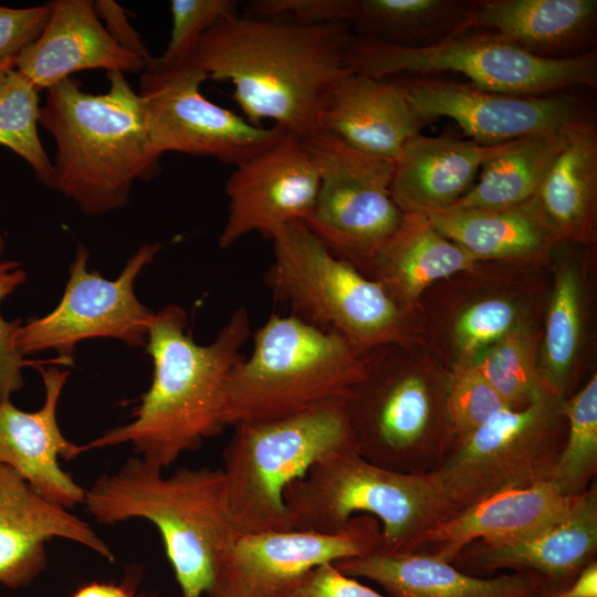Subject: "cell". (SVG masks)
<instances>
[{
  "label": "cell",
  "mask_w": 597,
  "mask_h": 597,
  "mask_svg": "<svg viewBox=\"0 0 597 597\" xmlns=\"http://www.w3.org/2000/svg\"><path fill=\"white\" fill-rule=\"evenodd\" d=\"M350 30L347 23L303 25L239 13L209 28L187 56L208 80L231 83L248 122L272 121L304 140L322 129L331 97L349 73Z\"/></svg>",
  "instance_id": "cell-1"
},
{
  "label": "cell",
  "mask_w": 597,
  "mask_h": 597,
  "mask_svg": "<svg viewBox=\"0 0 597 597\" xmlns=\"http://www.w3.org/2000/svg\"><path fill=\"white\" fill-rule=\"evenodd\" d=\"M187 324V314L178 305L154 313L145 344L153 378L133 420L81 446V453L129 443L140 459L164 470L227 427L226 387L244 357L249 313L245 307L234 310L207 345L196 343Z\"/></svg>",
  "instance_id": "cell-2"
},
{
  "label": "cell",
  "mask_w": 597,
  "mask_h": 597,
  "mask_svg": "<svg viewBox=\"0 0 597 597\" xmlns=\"http://www.w3.org/2000/svg\"><path fill=\"white\" fill-rule=\"evenodd\" d=\"M108 91L91 94L67 77L46 90L39 124L56 145L49 188L90 217L124 208L136 180L159 170L151 154L140 96L121 71L107 72Z\"/></svg>",
  "instance_id": "cell-3"
},
{
  "label": "cell",
  "mask_w": 597,
  "mask_h": 597,
  "mask_svg": "<svg viewBox=\"0 0 597 597\" xmlns=\"http://www.w3.org/2000/svg\"><path fill=\"white\" fill-rule=\"evenodd\" d=\"M88 513L102 524L133 519L153 523L163 540L181 597L209 593L214 567L239 535L221 468L163 470L133 457L85 490Z\"/></svg>",
  "instance_id": "cell-4"
},
{
  "label": "cell",
  "mask_w": 597,
  "mask_h": 597,
  "mask_svg": "<svg viewBox=\"0 0 597 597\" xmlns=\"http://www.w3.org/2000/svg\"><path fill=\"white\" fill-rule=\"evenodd\" d=\"M365 362L341 335L289 314H272L226 387L227 426L274 420L344 400Z\"/></svg>",
  "instance_id": "cell-5"
},
{
  "label": "cell",
  "mask_w": 597,
  "mask_h": 597,
  "mask_svg": "<svg viewBox=\"0 0 597 597\" xmlns=\"http://www.w3.org/2000/svg\"><path fill=\"white\" fill-rule=\"evenodd\" d=\"M233 428L221 469L230 516L239 534L291 530L286 489L318 462L356 450L345 399Z\"/></svg>",
  "instance_id": "cell-6"
},
{
  "label": "cell",
  "mask_w": 597,
  "mask_h": 597,
  "mask_svg": "<svg viewBox=\"0 0 597 597\" xmlns=\"http://www.w3.org/2000/svg\"><path fill=\"white\" fill-rule=\"evenodd\" d=\"M271 240L273 261L264 282L291 315L341 335L357 350L400 336L398 302L381 283L334 255L303 221Z\"/></svg>",
  "instance_id": "cell-7"
},
{
  "label": "cell",
  "mask_w": 597,
  "mask_h": 597,
  "mask_svg": "<svg viewBox=\"0 0 597 597\" xmlns=\"http://www.w3.org/2000/svg\"><path fill=\"white\" fill-rule=\"evenodd\" d=\"M345 65L352 73L379 80L451 72L481 90L512 95L597 86L595 51L547 59L484 31H464L425 48L397 46L353 33Z\"/></svg>",
  "instance_id": "cell-8"
},
{
  "label": "cell",
  "mask_w": 597,
  "mask_h": 597,
  "mask_svg": "<svg viewBox=\"0 0 597 597\" xmlns=\"http://www.w3.org/2000/svg\"><path fill=\"white\" fill-rule=\"evenodd\" d=\"M291 530L337 533L356 513L383 524L386 551H401L422 524L443 506L430 475L380 467L356 450L315 464L284 493Z\"/></svg>",
  "instance_id": "cell-9"
},
{
  "label": "cell",
  "mask_w": 597,
  "mask_h": 597,
  "mask_svg": "<svg viewBox=\"0 0 597 597\" xmlns=\"http://www.w3.org/2000/svg\"><path fill=\"white\" fill-rule=\"evenodd\" d=\"M303 143L320 176L305 226L337 258L368 266L405 216L390 193L395 161L358 151L323 129Z\"/></svg>",
  "instance_id": "cell-10"
},
{
  "label": "cell",
  "mask_w": 597,
  "mask_h": 597,
  "mask_svg": "<svg viewBox=\"0 0 597 597\" xmlns=\"http://www.w3.org/2000/svg\"><path fill=\"white\" fill-rule=\"evenodd\" d=\"M206 81L189 56L169 66L146 65L138 95L153 155L175 151L238 166L286 136L206 98L200 90Z\"/></svg>",
  "instance_id": "cell-11"
},
{
  "label": "cell",
  "mask_w": 597,
  "mask_h": 597,
  "mask_svg": "<svg viewBox=\"0 0 597 597\" xmlns=\"http://www.w3.org/2000/svg\"><path fill=\"white\" fill-rule=\"evenodd\" d=\"M161 248L160 242L142 244L121 274L109 280L87 269L88 250L80 244L59 304L44 316L20 325L19 352L25 357L54 350L57 358L73 366L76 346L91 338H114L128 346H145L154 312L137 298L134 284Z\"/></svg>",
  "instance_id": "cell-12"
},
{
  "label": "cell",
  "mask_w": 597,
  "mask_h": 597,
  "mask_svg": "<svg viewBox=\"0 0 597 597\" xmlns=\"http://www.w3.org/2000/svg\"><path fill=\"white\" fill-rule=\"evenodd\" d=\"M553 412L546 392L522 409L499 412L463 438L460 449L430 475L443 506L465 509L547 478Z\"/></svg>",
  "instance_id": "cell-13"
},
{
  "label": "cell",
  "mask_w": 597,
  "mask_h": 597,
  "mask_svg": "<svg viewBox=\"0 0 597 597\" xmlns=\"http://www.w3.org/2000/svg\"><path fill=\"white\" fill-rule=\"evenodd\" d=\"M380 543L353 520L337 533L239 534L217 562L207 597H286L313 568L362 555Z\"/></svg>",
  "instance_id": "cell-14"
},
{
  "label": "cell",
  "mask_w": 597,
  "mask_h": 597,
  "mask_svg": "<svg viewBox=\"0 0 597 597\" xmlns=\"http://www.w3.org/2000/svg\"><path fill=\"white\" fill-rule=\"evenodd\" d=\"M423 124L454 121L483 145H498L542 133L561 132L584 114L566 95H512L428 76L394 80Z\"/></svg>",
  "instance_id": "cell-15"
},
{
  "label": "cell",
  "mask_w": 597,
  "mask_h": 597,
  "mask_svg": "<svg viewBox=\"0 0 597 597\" xmlns=\"http://www.w3.org/2000/svg\"><path fill=\"white\" fill-rule=\"evenodd\" d=\"M320 188L316 165L304 145L292 136L235 166L226 181L228 214L218 239L230 248L251 232L268 239L311 214Z\"/></svg>",
  "instance_id": "cell-16"
},
{
  "label": "cell",
  "mask_w": 597,
  "mask_h": 597,
  "mask_svg": "<svg viewBox=\"0 0 597 597\" xmlns=\"http://www.w3.org/2000/svg\"><path fill=\"white\" fill-rule=\"evenodd\" d=\"M45 397L35 411H24L10 399L0 402V463L18 472L39 494L72 509L84 503L85 490L64 471L60 459L72 460L81 446L71 442L57 421V407L70 371L55 365L35 367Z\"/></svg>",
  "instance_id": "cell-17"
},
{
  "label": "cell",
  "mask_w": 597,
  "mask_h": 597,
  "mask_svg": "<svg viewBox=\"0 0 597 597\" xmlns=\"http://www.w3.org/2000/svg\"><path fill=\"white\" fill-rule=\"evenodd\" d=\"M69 540L114 561L88 523L39 494L12 468L0 463V585L31 584L46 567V542Z\"/></svg>",
  "instance_id": "cell-18"
},
{
  "label": "cell",
  "mask_w": 597,
  "mask_h": 597,
  "mask_svg": "<svg viewBox=\"0 0 597 597\" xmlns=\"http://www.w3.org/2000/svg\"><path fill=\"white\" fill-rule=\"evenodd\" d=\"M145 61L124 50L101 23L91 0L52 1L40 34L15 57L14 69L38 90H48L83 70L140 72Z\"/></svg>",
  "instance_id": "cell-19"
},
{
  "label": "cell",
  "mask_w": 597,
  "mask_h": 597,
  "mask_svg": "<svg viewBox=\"0 0 597 597\" xmlns=\"http://www.w3.org/2000/svg\"><path fill=\"white\" fill-rule=\"evenodd\" d=\"M596 20V0H474L458 33L490 32L534 55L564 59L582 54Z\"/></svg>",
  "instance_id": "cell-20"
},
{
  "label": "cell",
  "mask_w": 597,
  "mask_h": 597,
  "mask_svg": "<svg viewBox=\"0 0 597 597\" xmlns=\"http://www.w3.org/2000/svg\"><path fill=\"white\" fill-rule=\"evenodd\" d=\"M513 140L483 145L472 139L418 133L395 160L391 197L404 214L449 207L472 187L484 164Z\"/></svg>",
  "instance_id": "cell-21"
},
{
  "label": "cell",
  "mask_w": 597,
  "mask_h": 597,
  "mask_svg": "<svg viewBox=\"0 0 597 597\" xmlns=\"http://www.w3.org/2000/svg\"><path fill=\"white\" fill-rule=\"evenodd\" d=\"M422 123L395 81L349 72L337 84L322 129L367 155L396 160Z\"/></svg>",
  "instance_id": "cell-22"
},
{
  "label": "cell",
  "mask_w": 597,
  "mask_h": 597,
  "mask_svg": "<svg viewBox=\"0 0 597 597\" xmlns=\"http://www.w3.org/2000/svg\"><path fill=\"white\" fill-rule=\"evenodd\" d=\"M345 575L377 583L391 597H535L537 579L524 575L475 577L437 555L374 548L334 563Z\"/></svg>",
  "instance_id": "cell-23"
},
{
  "label": "cell",
  "mask_w": 597,
  "mask_h": 597,
  "mask_svg": "<svg viewBox=\"0 0 597 597\" xmlns=\"http://www.w3.org/2000/svg\"><path fill=\"white\" fill-rule=\"evenodd\" d=\"M574 495L564 494L548 478L505 489L434 525L426 537L439 543L437 556L450 562L473 540L491 545L543 528L567 511Z\"/></svg>",
  "instance_id": "cell-24"
},
{
  "label": "cell",
  "mask_w": 597,
  "mask_h": 597,
  "mask_svg": "<svg viewBox=\"0 0 597 597\" xmlns=\"http://www.w3.org/2000/svg\"><path fill=\"white\" fill-rule=\"evenodd\" d=\"M565 135L535 198L557 241L586 242L593 238L596 216L597 129L583 115Z\"/></svg>",
  "instance_id": "cell-25"
},
{
  "label": "cell",
  "mask_w": 597,
  "mask_h": 597,
  "mask_svg": "<svg viewBox=\"0 0 597 597\" xmlns=\"http://www.w3.org/2000/svg\"><path fill=\"white\" fill-rule=\"evenodd\" d=\"M597 544V499L575 494L567 511L543 528L504 543L486 545L474 561L489 568L528 569L546 577L574 574Z\"/></svg>",
  "instance_id": "cell-26"
},
{
  "label": "cell",
  "mask_w": 597,
  "mask_h": 597,
  "mask_svg": "<svg viewBox=\"0 0 597 597\" xmlns=\"http://www.w3.org/2000/svg\"><path fill=\"white\" fill-rule=\"evenodd\" d=\"M476 260L440 234L423 213H407L368 266L396 301H411L437 280L474 269Z\"/></svg>",
  "instance_id": "cell-27"
},
{
  "label": "cell",
  "mask_w": 597,
  "mask_h": 597,
  "mask_svg": "<svg viewBox=\"0 0 597 597\" xmlns=\"http://www.w3.org/2000/svg\"><path fill=\"white\" fill-rule=\"evenodd\" d=\"M444 238L476 259L533 255L557 241L535 196L514 207L482 210L440 208L422 212Z\"/></svg>",
  "instance_id": "cell-28"
},
{
  "label": "cell",
  "mask_w": 597,
  "mask_h": 597,
  "mask_svg": "<svg viewBox=\"0 0 597 597\" xmlns=\"http://www.w3.org/2000/svg\"><path fill=\"white\" fill-rule=\"evenodd\" d=\"M565 142V128L514 139L484 164L478 182L449 207L495 210L532 199Z\"/></svg>",
  "instance_id": "cell-29"
},
{
  "label": "cell",
  "mask_w": 597,
  "mask_h": 597,
  "mask_svg": "<svg viewBox=\"0 0 597 597\" xmlns=\"http://www.w3.org/2000/svg\"><path fill=\"white\" fill-rule=\"evenodd\" d=\"M468 0H358L352 25L359 36L404 48H425L458 33Z\"/></svg>",
  "instance_id": "cell-30"
},
{
  "label": "cell",
  "mask_w": 597,
  "mask_h": 597,
  "mask_svg": "<svg viewBox=\"0 0 597 597\" xmlns=\"http://www.w3.org/2000/svg\"><path fill=\"white\" fill-rule=\"evenodd\" d=\"M472 364L513 409H522L546 394L527 329L515 326L476 354Z\"/></svg>",
  "instance_id": "cell-31"
},
{
  "label": "cell",
  "mask_w": 597,
  "mask_h": 597,
  "mask_svg": "<svg viewBox=\"0 0 597 597\" xmlns=\"http://www.w3.org/2000/svg\"><path fill=\"white\" fill-rule=\"evenodd\" d=\"M552 294L543 342L542 381L563 389L573 367L580 335V294L576 269L564 265Z\"/></svg>",
  "instance_id": "cell-32"
},
{
  "label": "cell",
  "mask_w": 597,
  "mask_h": 597,
  "mask_svg": "<svg viewBox=\"0 0 597 597\" xmlns=\"http://www.w3.org/2000/svg\"><path fill=\"white\" fill-rule=\"evenodd\" d=\"M39 112V91L18 70H10L0 81V145L23 158L48 187L52 161L38 134Z\"/></svg>",
  "instance_id": "cell-33"
},
{
  "label": "cell",
  "mask_w": 597,
  "mask_h": 597,
  "mask_svg": "<svg viewBox=\"0 0 597 597\" xmlns=\"http://www.w3.org/2000/svg\"><path fill=\"white\" fill-rule=\"evenodd\" d=\"M569 436L548 479L566 495L591 473L597 461V377L594 375L565 406Z\"/></svg>",
  "instance_id": "cell-34"
},
{
  "label": "cell",
  "mask_w": 597,
  "mask_h": 597,
  "mask_svg": "<svg viewBox=\"0 0 597 597\" xmlns=\"http://www.w3.org/2000/svg\"><path fill=\"white\" fill-rule=\"evenodd\" d=\"M506 409L511 408L472 364L455 365L449 381L447 410L462 438Z\"/></svg>",
  "instance_id": "cell-35"
},
{
  "label": "cell",
  "mask_w": 597,
  "mask_h": 597,
  "mask_svg": "<svg viewBox=\"0 0 597 597\" xmlns=\"http://www.w3.org/2000/svg\"><path fill=\"white\" fill-rule=\"evenodd\" d=\"M170 13L168 45L160 56H150L146 65L169 66L180 62L209 28L241 12L235 0H172Z\"/></svg>",
  "instance_id": "cell-36"
},
{
  "label": "cell",
  "mask_w": 597,
  "mask_h": 597,
  "mask_svg": "<svg viewBox=\"0 0 597 597\" xmlns=\"http://www.w3.org/2000/svg\"><path fill=\"white\" fill-rule=\"evenodd\" d=\"M515 306L503 298L473 304L458 318L454 337L461 354L470 360L515 327Z\"/></svg>",
  "instance_id": "cell-37"
},
{
  "label": "cell",
  "mask_w": 597,
  "mask_h": 597,
  "mask_svg": "<svg viewBox=\"0 0 597 597\" xmlns=\"http://www.w3.org/2000/svg\"><path fill=\"white\" fill-rule=\"evenodd\" d=\"M27 279L24 270L18 261H0V303ZM22 322L7 321L0 313V402L10 399L11 395L24 386L22 369L25 366L45 364L30 362L17 347V334Z\"/></svg>",
  "instance_id": "cell-38"
},
{
  "label": "cell",
  "mask_w": 597,
  "mask_h": 597,
  "mask_svg": "<svg viewBox=\"0 0 597 597\" xmlns=\"http://www.w3.org/2000/svg\"><path fill=\"white\" fill-rule=\"evenodd\" d=\"M243 7L242 14L252 18H283L303 25H352L358 0H251Z\"/></svg>",
  "instance_id": "cell-39"
},
{
  "label": "cell",
  "mask_w": 597,
  "mask_h": 597,
  "mask_svg": "<svg viewBox=\"0 0 597 597\" xmlns=\"http://www.w3.org/2000/svg\"><path fill=\"white\" fill-rule=\"evenodd\" d=\"M52 12V1L30 8L0 6V60L15 59L44 30Z\"/></svg>",
  "instance_id": "cell-40"
},
{
  "label": "cell",
  "mask_w": 597,
  "mask_h": 597,
  "mask_svg": "<svg viewBox=\"0 0 597 597\" xmlns=\"http://www.w3.org/2000/svg\"><path fill=\"white\" fill-rule=\"evenodd\" d=\"M286 597H385L342 573L334 563L310 570Z\"/></svg>",
  "instance_id": "cell-41"
},
{
  "label": "cell",
  "mask_w": 597,
  "mask_h": 597,
  "mask_svg": "<svg viewBox=\"0 0 597 597\" xmlns=\"http://www.w3.org/2000/svg\"><path fill=\"white\" fill-rule=\"evenodd\" d=\"M94 7L97 14L104 19L105 29L113 40L146 63L151 55L138 32L129 23L125 9L114 0H97Z\"/></svg>",
  "instance_id": "cell-42"
},
{
  "label": "cell",
  "mask_w": 597,
  "mask_h": 597,
  "mask_svg": "<svg viewBox=\"0 0 597 597\" xmlns=\"http://www.w3.org/2000/svg\"><path fill=\"white\" fill-rule=\"evenodd\" d=\"M139 573L129 572L119 583L91 582L76 589L71 597H156L138 591Z\"/></svg>",
  "instance_id": "cell-43"
},
{
  "label": "cell",
  "mask_w": 597,
  "mask_h": 597,
  "mask_svg": "<svg viewBox=\"0 0 597 597\" xmlns=\"http://www.w3.org/2000/svg\"><path fill=\"white\" fill-rule=\"evenodd\" d=\"M555 597H597V566H587L568 588L554 593Z\"/></svg>",
  "instance_id": "cell-44"
},
{
  "label": "cell",
  "mask_w": 597,
  "mask_h": 597,
  "mask_svg": "<svg viewBox=\"0 0 597 597\" xmlns=\"http://www.w3.org/2000/svg\"><path fill=\"white\" fill-rule=\"evenodd\" d=\"M15 59L0 60V81L12 69H14Z\"/></svg>",
  "instance_id": "cell-45"
},
{
  "label": "cell",
  "mask_w": 597,
  "mask_h": 597,
  "mask_svg": "<svg viewBox=\"0 0 597 597\" xmlns=\"http://www.w3.org/2000/svg\"><path fill=\"white\" fill-rule=\"evenodd\" d=\"M3 249H4V239L0 233V258L2 255Z\"/></svg>",
  "instance_id": "cell-46"
},
{
  "label": "cell",
  "mask_w": 597,
  "mask_h": 597,
  "mask_svg": "<svg viewBox=\"0 0 597 597\" xmlns=\"http://www.w3.org/2000/svg\"><path fill=\"white\" fill-rule=\"evenodd\" d=\"M551 597H555L554 594Z\"/></svg>",
  "instance_id": "cell-47"
}]
</instances>
